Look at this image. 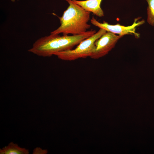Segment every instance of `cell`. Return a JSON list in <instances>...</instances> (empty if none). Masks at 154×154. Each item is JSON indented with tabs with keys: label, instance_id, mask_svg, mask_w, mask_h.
<instances>
[{
	"label": "cell",
	"instance_id": "cell-1",
	"mask_svg": "<svg viewBox=\"0 0 154 154\" xmlns=\"http://www.w3.org/2000/svg\"><path fill=\"white\" fill-rule=\"evenodd\" d=\"M96 33L95 30L91 29L82 34L72 36H60L50 33L37 40L28 51L39 56L50 57L57 52L72 49Z\"/></svg>",
	"mask_w": 154,
	"mask_h": 154
},
{
	"label": "cell",
	"instance_id": "cell-2",
	"mask_svg": "<svg viewBox=\"0 0 154 154\" xmlns=\"http://www.w3.org/2000/svg\"><path fill=\"white\" fill-rule=\"evenodd\" d=\"M69 6L61 17H58L60 25L50 33L63 35H76L86 32L90 28L88 23L90 19V12L74 3L72 0H65Z\"/></svg>",
	"mask_w": 154,
	"mask_h": 154
},
{
	"label": "cell",
	"instance_id": "cell-3",
	"mask_svg": "<svg viewBox=\"0 0 154 154\" xmlns=\"http://www.w3.org/2000/svg\"><path fill=\"white\" fill-rule=\"evenodd\" d=\"M106 32L100 28L97 32L81 42L74 49L57 52L54 55L62 60L70 61L90 57L95 48V41Z\"/></svg>",
	"mask_w": 154,
	"mask_h": 154
},
{
	"label": "cell",
	"instance_id": "cell-4",
	"mask_svg": "<svg viewBox=\"0 0 154 154\" xmlns=\"http://www.w3.org/2000/svg\"><path fill=\"white\" fill-rule=\"evenodd\" d=\"M141 18L140 17L136 18L132 24L127 26L122 25L119 23L111 25L105 21H103V23H100L94 17H92L90 21L91 23L94 26L103 29L107 32L118 34L122 37L126 35H132L134 36L135 38H139L140 35L136 32V28L143 24L145 22L144 19L139 21Z\"/></svg>",
	"mask_w": 154,
	"mask_h": 154
},
{
	"label": "cell",
	"instance_id": "cell-5",
	"mask_svg": "<svg viewBox=\"0 0 154 154\" xmlns=\"http://www.w3.org/2000/svg\"><path fill=\"white\" fill-rule=\"evenodd\" d=\"M122 37L107 31L95 41V48L90 57L98 59L107 54Z\"/></svg>",
	"mask_w": 154,
	"mask_h": 154
},
{
	"label": "cell",
	"instance_id": "cell-6",
	"mask_svg": "<svg viewBox=\"0 0 154 154\" xmlns=\"http://www.w3.org/2000/svg\"><path fill=\"white\" fill-rule=\"evenodd\" d=\"M102 0H72L74 3L81 6L85 10L92 12L94 15L100 17L104 16V12L100 7V4Z\"/></svg>",
	"mask_w": 154,
	"mask_h": 154
},
{
	"label": "cell",
	"instance_id": "cell-7",
	"mask_svg": "<svg viewBox=\"0 0 154 154\" xmlns=\"http://www.w3.org/2000/svg\"><path fill=\"white\" fill-rule=\"evenodd\" d=\"M29 150L22 148L13 142H10L7 146L0 149V154H28Z\"/></svg>",
	"mask_w": 154,
	"mask_h": 154
},
{
	"label": "cell",
	"instance_id": "cell-8",
	"mask_svg": "<svg viewBox=\"0 0 154 154\" xmlns=\"http://www.w3.org/2000/svg\"><path fill=\"white\" fill-rule=\"evenodd\" d=\"M148 4L147 7V22L154 26V0H146Z\"/></svg>",
	"mask_w": 154,
	"mask_h": 154
},
{
	"label": "cell",
	"instance_id": "cell-9",
	"mask_svg": "<svg viewBox=\"0 0 154 154\" xmlns=\"http://www.w3.org/2000/svg\"><path fill=\"white\" fill-rule=\"evenodd\" d=\"M48 153L46 149H42L40 147H37L35 148L33 151V154H46Z\"/></svg>",
	"mask_w": 154,
	"mask_h": 154
},
{
	"label": "cell",
	"instance_id": "cell-10",
	"mask_svg": "<svg viewBox=\"0 0 154 154\" xmlns=\"http://www.w3.org/2000/svg\"><path fill=\"white\" fill-rule=\"evenodd\" d=\"M12 1H15V0H12Z\"/></svg>",
	"mask_w": 154,
	"mask_h": 154
}]
</instances>
